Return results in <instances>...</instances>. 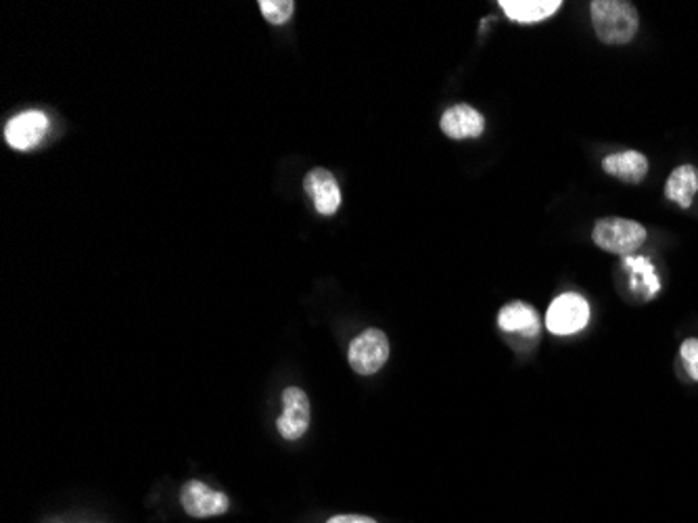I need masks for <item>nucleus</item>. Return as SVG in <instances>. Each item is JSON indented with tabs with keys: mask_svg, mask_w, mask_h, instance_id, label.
<instances>
[{
	"mask_svg": "<svg viewBox=\"0 0 698 523\" xmlns=\"http://www.w3.org/2000/svg\"><path fill=\"white\" fill-rule=\"evenodd\" d=\"M293 3L291 0H262L260 11L262 15L274 26H281L285 21L291 19L293 15Z\"/></svg>",
	"mask_w": 698,
	"mask_h": 523,
	"instance_id": "15",
	"label": "nucleus"
},
{
	"mask_svg": "<svg viewBox=\"0 0 698 523\" xmlns=\"http://www.w3.org/2000/svg\"><path fill=\"white\" fill-rule=\"evenodd\" d=\"M49 126V118L42 111H23L7 124L5 139L17 151H30L44 139Z\"/></svg>",
	"mask_w": 698,
	"mask_h": 523,
	"instance_id": "6",
	"label": "nucleus"
},
{
	"mask_svg": "<svg viewBox=\"0 0 698 523\" xmlns=\"http://www.w3.org/2000/svg\"><path fill=\"white\" fill-rule=\"evenodd\" d=\"M180 503H182V509L186 511V515H191L195 519L224 515L230 507V500L224 492L212 490L197 480H191L182 486Z\"/></svg>",
	"mask_w": 698,
	"mask_h": 523,
	"instance_id": "5",
	"label": "nucleus"
},
{
	"mask_svg": "<svg viewBox=\"0 0 698 523\" xmlns=\"http://www.w3.org/2000/svg\"><path fill=\"white\" fill-rule=\"evenodd\" d=\"M310 199L314 201V208L322 214V216H333L339 206H341V189L337 185L335 176L324 170V168H316L306 176L304 183Z\"/></svg>",
	"mask_w": 698,
	"mask_h": 523,
	"instance_id": "8",
	"label": "nucleus"
},
{
	"mask_svg": "<svg viewBox=\"0 0 698 523\" xmlns=\"http://www.w3.org/2000/svg\"><path fill=\"white\" fill-rule=\"evenodd\" d=\"M500 7L508 19L519 24H538L558 11L561 0H502Z\"/></svg>",
	"mask_w": 698,
	"mask_h": 523,
	"instance_id": "11",
	"label": "nucleus"
},
{
	"mask_svg": "<svg viewBox=\"0 0 698 523\" xmlns=\"http://www.w3.org/2000/svg\"><path fill=\"white\" fill-rule=\"evenodd\" d=\"M327 523H377V521L366 517V515H337V517L329 519Z\"/></svg>",
	"mask_w": 698,
	"mask_h": 523,
	"instance_id": "17",
	"label": "nucleus"
},
{
	"mask_svg": "<svg viewBox=\"0 0 698 523\" xmlns=\"http://www.w3.org/2000/svg\"><path fill=\"white\" fill-rule=\"evenodd\" d=\"M594 243L604 252L632 256L646 241V229L636 220L604 218L598 220L592 233Z\"/></svg>",
	"mask_w": 698,
	"mask_h": 523,
	"instance_id": "2",
	"label": "nucleus"
},
{
	"mask_svg": "<svg viewBox=\"0 0 698 523\" xmlns=\"http://www.w3.org/2000/svg\"><path fill=\"white\" fill-rule=\"evenodd\" d=\"M623 268L630 272V283H632L634 291L642 293L646 300L655 298L661 289V281L657 277V270H655L653 262L644 256H625Z\"/></svg>",
	"mask_w": 698,
	"mask_h": 523,
	"instance_id": "12",
	"label": "nucleus"
},
{
	"mask_svg": "<svg viewBox=\"0 0 698 523\" xmlns=\"http://www.w3.org/2000/svg\"><path fill=\"white\" fill-rule=\"evenodd\" d=\"M285 413L278 417V434L285 440H299L310 427V400L304 390L287 388L283 394Z\"/></svg>",
	"mask_w": 698,
	"mask_h": 523,
	"instance_id": "7",
	"label": "nucleus"
},
{
	"mask_svg": "<svg viewBox=\"0 0 698 523\" xmlns=\"http://www.w3.org/2000/svg\"><path fill=\"white\" fill-rule=\"evenodd\" d=\"M698 193V170L694 166H680L671 172L665 195L680 208H690L692 199Z\"/></svg>",
	"mask_w": 698,
	"mask_h": 523,
	"instance_id": "14",
	"label": "nucleus"
},
{
	"mask_svg": "<svg viewBox=\"0 0 698 523\" xmlns=\"http://www.w3.org/2000/svg\"><path fill=\"white\" fill-rule=\"evenodd\" d=\"M590 321V306L577 293H563L552 302L546 314V327L554 335H573Z\"/></svg>",
	"mask_w": 698,
	"mask_h": 523,
	"instance_id": "4",
	"label": "nucleus"
},
{
	"mask_svg": "<svg viewBox=\"0 0 698 523\" xmlns=\"http://www.w3.org/2000/svg\"><path fill=\"white\" fill-rule=\"evenodd\" d=\"M602 168L607 174L625 180V183L638 185L648 174V159L638 151H621L604 157Z\"/></svg>",
	"mask_w": 698,
	"mask_h": 523,
	"instance_id": "10",
	"label": "nucleus"
},
{
	"mask_svg": "<svg viewBox=\"0 0 698 523\" xmlns=\"http://www.w3.org/2000/svg\"><path fill=\"white\" fill-rule=\"evenodd\" d=\"M389 358V339L379 329H366L349 346V365L358 375H375Z\"/></svg>",
	"mask_w": 698,
	"mask_h": 523,
	"instance_id": "3",
	"label": "nucleus"
},
{
	"mask_svg": "<svg viewBox=\"0 0 698 523\" xmlns=\"http://www.w3.org/2000/svg\"><path fill=\"white\" fill-rule=\"evenodd\" d=\"M441 130L454 141L477 139L485 130V120L475 107L456 105L441 116Z\"/></svg>",
	"mask_w": 698,
	"mask_h": 523,
	"instance_id": "9",
	"label": "nucleus"
},
{
	"mask_svg": "<svg viewBox=\"0 0 698 523\" xmlns=\"http://www.w3.org/2000/svg\"><path fill=\"white\" fill-rule=\"evenodd\" d=\"M680 356L686 362L690 377L698 381V339H686L680 348Z\"/></svg>",
	"mask_w": 698,
	"mask_h": 523,
	"instance_id": "16",
	"label": "nucleus"
},
{
	"mask_svg": "<svg viewBox=\"0 0 698 523\" xmlns=\"http://www.w3.org/2000/svg\"><path fill=\"white\" fill-rule=\"evenodd\" d=\"M594 32L604 44H627L638 32V11L623 0H596L592 3Z\"/></svg>",
	"mask_w": 698,
	"mask_h": 523,
	"instance_id": "1",
	"label": "nucleus"
},
{
	"mask_svg": "<svg viewBox=\"0 0 698 523\" xmlns=\"http://www.w3.org/2000/svg\"><path fill=\"white\" fill-rule=\"evenodd\" d=\"M498 325L506 333H521L523 337L538 335V314L523 302H513L502 308L498 314Z\"/></svg>",
	"mask_w": 698,
	"mask_h": 523,
	"instance_id": "13",
	"label": "nucleus"
}]
</instances>
